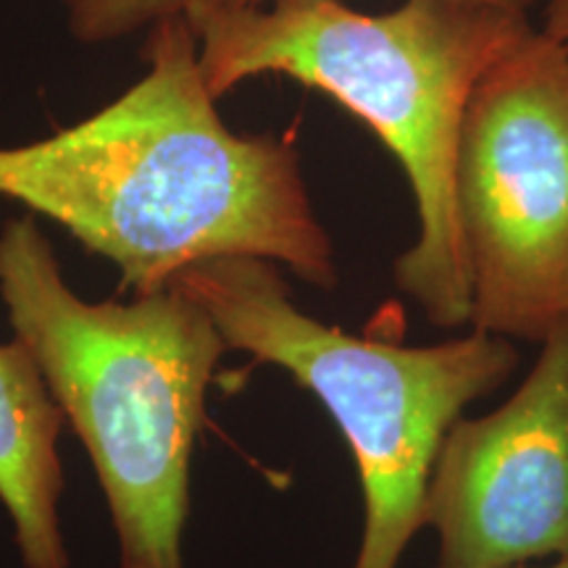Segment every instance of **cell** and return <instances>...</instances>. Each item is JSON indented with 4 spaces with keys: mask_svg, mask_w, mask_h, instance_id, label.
<instances>
[{
    "mask_svg": "<svg viewBox=\"0 0 568 568\" xmlns=\"http://www.w3.org/2000/svg\"><path fill=\"white\" fill-rule=\"evenodd\" d=\"M516 568H527V566H516ZM548 568H568V558H558L556 564L548 566Z\"/></svg>",
    "mask_w": 568,
    "mask_h": 568,
    "instance_id": "11",
    "label": "cell"
},
{
    "mask_svg": "<svg viewBox=\"0 0 568 568\" xmlns=\"http://www.w3.org/2000/svg\"><path fill=\"white\" fill-rule=\"evenodd\" d=\"M69 30L84 45H103L138 34L163 19L182 17L187 0H59Z\"/></svg>",
    "mask_w": 568,
    "mask_h": 568,
    "instance_id": "8",
    "label": "cell"
},
{
    "mask_svg": "<svg viewBox=\"0 0 568 568\" xmlns=\"http://www.w3.org/2000/svg\"><path fill=\"white\" fill-rule=\"evenodd\" d=\"M542 32L568 48V0H548Z\"/></svg>",
    "mask_w": 568,
    "mask_h": 568,
    "instance_id": "9",
    "label": "cell"
},
{
    "mask_svg": "<svg viewBox=\"0 0 568 568\" xmlns=\"http://www.w3.org/2000/svg\"><path fill=\"white\" fill-rule=\"evenodd\" d=\"M435 568H516L568 558V318L521 387L485 418H458L424 497Z\"/></svg>",
    "mask_w": 568,
    "mask_h": 568,
    "instance_id": "6",
    "label": "cell"
},
{
    "mask_svg": "<svg viewBox=\"0 0 568 568\" xmlns=\"http://www.w3.org/2000/svg\"><path fill=\"white\" fill-rule=\"evenodd\" d=\"M474 329L542 343L568 318V48L531 30L468 95L453 163Z\"/></svg>",
    "mask_w": 568,
    "mask_h": 568,
    "instance_id": "5",
    "label": "cell"
},
{
    "mask_svg": "<svg viewBox=\"0 0 568 568\" xmlns=\"http://www.w3.org/2000/svg\"><path fill=\"white\" fill-rule=\"evenodd\" d=\"M63 424L27 345L17 337L0 345V503L24 568H71L61 527Z\"/></svg>",
    "mask_w": 568,
    "mask_h": 568,
    "instance_id": "7",
    "label": "cell"
},
{
    "mask_svg": "<svg viewBox=\"0 0 568 568\" xmlns=\"http://www.w3.org/2000/svg\"><path fill=\"white\" fill-rule=\"evenodd\" d=\"M169 284L203 305L226 351L284 368L324 403L364 487L353 568H397L424 527L426 487L447 429L514 374L516 347L479 329L429 347L353 337L297 308L276 264L253 255L201 261Z\"/></svg>",
    "mask_w": 568,
    "mask_h": 568,
    "instance_id": "4",
    "label": "cell"
},
{
    "mask_svg": "<svg viewBox=\"0 0 568 568\" xmlns=\"http://www.w3.org/2000/svg\"><path fill=\"white\" fill-rule=\"evenodd\" d=\"M182 17L213 98L251 77L287 74L379 134L406 169L418 211V240L395 264L397 287L432 324L471 322L456 142L474 84L535 30L527 13L466 0H406L379 17L339 0H274L272 9L187 0Z\"/></svg>",
    "mask_w": 568,
    "mask_h": 568,
    "instance_id": "2",
    "label": "cell"
},
{
    "mask_svg": "<svg viewBox=\"0 0 568 568\" xmlns=\"http://www.w3.org/2000/svg\"><path fill=\"white\" fill-rule=\"evenodd\" d=\"M0 297L92 460L119 568H184L193 450L226 351L219 326L174 284L82 301L32 216L0 230Z\"/></svg>",
    "mask_w": 568,
    "mask_h": 568,
    "instance_id": "3",
    "label": "cell"
},
{
    "mask_svg": "<svg viewBox=\"0 0 568 568\" xmlns=\"http://www.w3.org/2000/svg\"><path fill=\"white\" fill-rule=\"evenodd\" d=\"M145 59L148 74L90 119L0 148V195L109 258L134 295L222 255H253L335 287V247L293 140L243 138L224 124L184 17L153 27Z\"/></svg>",
    "mask_w": 568,
    "mask_h": 568,
    "instance_id": "1",
    "label": "cell"
},
{
    "mask_svg": "<svg viewBox=\"0 0 568 568\" xmlns=\"http://www.w3.org/2000/svg\"><path fill=\"white\" fill-rule=\"evenodd\" d=\"M230 3L234 6H264V0H230ZM466 3H481V6H495V9H508V11H524L527 13V9L535 0H466Z\"/></svg>",
    "mask_w": 568,
    "mask_h": 568,
    "instance_id": "10",
    "label": "cell"
}]
</instances>
